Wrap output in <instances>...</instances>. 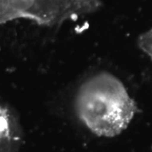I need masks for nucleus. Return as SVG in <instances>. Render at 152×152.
<instances>
[{"mask_svg":"<svg viewBox=\"0 0 152 152\" xmlns=\"http://www.w3.org/2000/svg\"><path fill=\"white\" fill-rule=\"evenodd\" d=\"M138 46L152 61V28L140 36L138 39Z\"/></svg>","mask_w":152,"mask_h":152,"instance_id":"7ed1b4c3","label":"nucleus"},{"mask_svg":"<svg viewBox=\"0 0 152 152\" xmlns=\"http://www.w3.org/2000/svg\"><path fill=\"white\" fill-rule=\"evenodd\" d=\"M74 107L78 119L88 130L106 138L124 132L138 112L124 82L108 71L96 72L82 82Z\"/></svg>","mask_w":152,"mask_h":152,"instance_id":"f257e3e1","label":"nucleus"},{"mask_svg":"<svg viewBox=\"0 0 152 152\" xmlns=\"http://www.w3.org/2000/svg\"><path fill=\"white\" fill-rule=\"evenodd\" d=\"M20 143V132L4 115H0V152H17Z\"/></svg>","mask_w":152,"mask_h":152,"instance_id":"f03ea898","label":"nucleus"}]
</instances>
